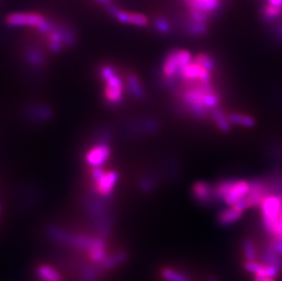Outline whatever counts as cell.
<instances>
[{
    "label": "cell",
    "instance_id": "obj_1",
    "mask_svg": "<svg viewBox=\"0 0 282 281\" xmlns=\"http://www.w3.org/2000/svg\"><path fill=\"white\" fill-rule=\"evenodd\" d=\"M5 22L13 27H23L44 33L53 24V21L42 13L35 11L13 12L6 16Z\"/></svg>",
    "mask_w": 282,
    "mask_h": 281
},
{
    "label": "cell",
    "instance_id": "obj_2",
    "mask_svg": "<svg viewBox=\"0 0 282 281\" xmlns=\"http://www.w3.org/2000/svg\"><path fill=\"white\" fill-rule=\"evenodd\" d=\"M214 196L233 206L250 194V183L245 180H225L213 188Z\"/></svg>",
    "mask_w": 282,
    "mask_h": 281
},
{
    "label": "cell",
    "instance_id": "obj_3",
    "mask_svg": "<svg viewBox=\"0 0 282 281\" xmlns=\"http://www.w3.org/2000/svg\"><path fill=\"white\" fill-rule=\"evenodd\" d=\"M212 92H214V90L211 84L197 83L195 86L188 88L183 92V103L195 116L202 118L207 112L206 96Z\"/></svg>",
    "mask_w": 282,
    "mask_h": 281
},
{
    "label": "cell",
    "instance_id": "obj_4",
    "mask_svg": "<svg viewBox=\"0 0 282 281\" xmlns=\"http://www.w3.org/2000/svg\"><path fill=\"white\" fill-rule=\"evenodd\" d=\"M102 78L104 81V97L110 103H119L125 93L124 81L111 67L102 70Z\"/></svg>",
    "mask_w": 282,
    "mask_h": 281
},
{
    "label": "cell",
    "instance_id": "obj_5",
    "mask_svg": "<svg viewBox=\"0 0 282 281\" xmlns=\"http://www.w3.org/2000/svg\"><path fill=\"white\" fill-rule=\"evenodd\" d=\"M194 60L189 51L184 49L174 50L169 53L163 61L162 67L163 75L168 81H174L180 70L190 64Z\"/></svg>",
    "mask_w": 282,
    "mask_h": 281
},
{
    "label": "cell",
    "instance_id": "obj_6",
    "mask_svg": "<svg viewBox=\"0 0 282 281\" xmlns=\"http://www.w3.org/2000/svg\"><path fill=\"white\" fill-rule=\"evenodd\" d=\"M260 206L261 207L263 225L268 231L282 211V196L280 195H267Z\"/></svg>",
    "mask_w": 282,
    "mask_h": 281
},
{
    "label": "cell",
    "instance_id": "obj_7",
    "mask_svg": "<svg viewBox=\"0 0 282 281\" xmlns=\"http://www.w3.org/2000/svg\"><path fill=\"white\" fill-rule=\"evenodd\" d=\"M94 188L101 195H108L114 191L117 183V173L114 171H105L103 169H94L93 172Z\"/></svg>",
    "mask_w": 282,
    "mask_h": 281
},
{
    "label": "cell",
    "instance_id": "obj_8",
    "mask_svg": "<svg viewBox=\"0 0 282 281\" xmlns=\"http://www.w3.org/2000/svg\"><path fill=\"white\" fill-rule=\"evenodd\" d=\"M175 79H182L188 82H199L203 84H210L211 72L193 60L190 64L180 70Z\"/></svg>",
    "mask_w": 282,
    "mask_h": 281
},
{
    "label": "cell",
    "instance_id": "obj_9",
    "mask_svg": "<svg viewBox=\"0 0 282 281\" xmlns=\"http://www.w3.org/2000/svg\"><path fill=\"white\" fill-rule=\"evenodd\" d=\"M188 1L191 15L195 23L203 24L206 16L216 10L220 0H186Z\"/></svg>",
    "mask_w": 282,
    "mask_h": 281
},
{
    "label": "cell",
    "instance_id": "obj_10",
    "mask_svg": "<svg viewBox=\"0 0 282 281\" xmlns=\"http://www.w3.org/2000/svg\"><path fill=\"white\" fill-rule=\"evenodd\" d=\"M111 155L109 146L106 144H96L88 150L86 153V162L90 166L98 169L107 162Z\"/></svg>",
    "mask_w": 282,
    "mask_h": 281
},
{
    "label": "cell",
    "instance_id": "obj_11",
    "mask_svg": "<svg viewBox=\"0 0 282 281\" xmlns=\"http://www.w3.org/2000/svg\"><path fill=\"white\" fill-rule=\"evenodd\" d=\"M113 14L119 21L125 24H130L136 27H145L148 25L147 16L141 13L114 8Z\"/></svg>",
    "mask_w": 282,
    "mask_h": 281
},
{
    "label": "cell",
    "instance_id": "obj_12",
    "mask_svg": "<svg viewBox=\"0 0 282 281\" xmlns=\"http://www.w3.org/2000/svg\"><path fill=\"white\" fill-rule=\"evenodd\" d=\"M193 195L198 202L206 203L207 201L211 200L212 196H214V190L210 184L200 181L194 184Z\"/></svg>",
    "mask_w": 282,
    "mask_h": 281
},
{
    "label": "cell",
    "instance_id": "obj_13",
    "mask_svg": "<svg viewBox=\"0 0 282 281\" xmlns=\"http://www.w3.org/2000/svg\"><path fill=\"white\" fill-rule=\"evenodd\" d=\"M242 216V211L235 208L234 206H230L226 208L219 214L218 216V222L221 226L228 227L233 225L234 223L239 221L240 217Z\"/></svg>",
    "mask_w": 282,
    "mask_h": 281
},
{
    "label": "cell",
    "instance_id": "obj_14",
    "mask_svg": "<svg viewBox=\"0 0 282 281\" xmlns=\"http://www.w3.org/2000/svg\"><path fill=\"white\" fill-rule=\"evenodd\" d=\"M228 122L230 125H239L243 127H253L255 125V120L249 115L241 114H230L228 115Z\"/></svg>",
    "mask_w": 282,
    "mask_h": 281
},
{
    "label": "cell",
    "instance_id": "obj_15",
    "mask_svg": "<svg viewBox=\"0 0 282 281\" xmlns=\"http://www.w3.org/2000/svg\"><path fill=\"white\" fill-rule=\"evenodd\" d=\"M37 275L43 281H60V274L51 267L47 265L39 266L37 269Z\"/></svg>",
    "mask_w": 282,
    "mask_h": 281
},
{
    "label": "cell",
    "instance_id": "obj_16",
    "mask_svg": "<svg viewBox=\"0 0 282 281\" xmlns=\"http://www.w3.org/2000/svg\"><path fill=\"white\" fill-rule=\"evenodd\" d=\"M212 117L217 127L222 132L227 133L230 130V123L228 122V116H226L220 109H215L212 113Z\"/></svg>",
    "mask_w": 282,
    "mask_h": 281
},
{
    "label": "cell",
    "instance_id": "obj_17",
    "mask_svg": "<svg viewBox=\"0 0 282 281\" xmlns=\"http://www.w3.org/2000/svg\"><path fill=\"white\" fill-rule=\"evenodd\" d=\"M161 275L165 281H191L187 277L183 275L182 273L169 268L163 269Z\"/></svg>",
    "mask_w": 282,
    "mask_h": 281
},
{
    "label": "cell",
    "instance_id": "obj_18",
    "mask_svg": "<svg viewBox=\"0 0 282 281\" xmlns=\"http://www.w3.org/2000/svg\"><path fill=\"white\" fill-rule=\"evenodd\" d=\"M195 62H197L198 64H200L202 67H204L206 70L210 71L214 70V62L211 59L210 56L207 54H198L196 55L195 59Z\"/></svg>",
    "mask_w": 282,
    "mask_h": 281
},
{
    "label": "cell",
    "instance_id": "obj_19",
    "mask_svg": "<svg viewBox=\"0 0 282 281\" xmlns=\"http://www.w3.org/2000/svg\"><path fill=\"white\" fill-rule=\"evenodd\" d=\"M243 252H244L246 260L251 261L256 260L257 253H256L255 245L251 240H246L243 244Z\"/></svg>",
    "mask_w": 282,
    "mask_h": 281
},
{
    "label": "cell",
    "instance_id": "obj_20",
    "mask_svg": "<svg viewBox=\"0 0 282 281\" xmlns=\"http://www.w3.org/2000/svg\"><path fill=\"white\" fill-rule=\"evenodd\" d=\"M268 232L272 235L273 238H282V211L274 222V224L272 225V227L268 230Z\"/></svg>",
    "mask_w": 282,
    "mask_h": 281
},
{
    "label": "cell",
    "instance_id": "obj_21",
    "mask_svg": "<svg viewBox=\"0 0 282 281\" xmlns=\"http://www.w3.org/2000/svg\"><path fill=\"white\" fill-rule=\"evenodd\" d=\"M282 8H281V7H277V6H274V5L269 4L264 7L263 15L269 19L276 18L282 14Z\"/></svg>",
    "mask_w": 282,
    "mask_h": 281
},
{
    "label": "cell",
    "instance_id": "obj_22",
    "mask_svg": "<svg viewBox=\"0 0 282 281\" xmlns=\"http://www.w3.org/2000/svg\"><path fill=\"white\" fill-rule=\"evenodd\" d=\"M156 25H157L158 28H159L160 30L166 31V30L168 29V25H167V23L165 21H163V20H159Z\"/></svg>",
    "mask_w": 282,
    "mask_h": 281
},
{
    "label": "cell",
    "instance_id": "obj_23",
    "mask_svg": "<svg viewBox=\"0 0 282 281\" xmlns=\"http://www.w3.org/2000/svg\"><path fill=\"white\" fill-rule=\"evenodd\" d=\"M269 4L282 8V0H269Z\"/></svg>",
    "mask_w": 282,
    "mask_h": 281
},
{
    "label": "cell",
    "instance_id": "obj_24",
    "mask_svg": "<svg viewBox=\"0 0 282 281\" xmlns=\"http://www.w3.org/2000/svg\"><path fill=\"white\" fill-rule=\"evenodd\" d=\"M254 281H275L273 278H268V277L255 276Z\"/></svg>",
    "mask_w": 282,
    "mask_h": 281
},
{
    "label": "cell",
    "instance_id": "obj_25",
    "mask_svg": "<svg viewBox=\"0 0 282 281\" xmlns=\"http://www.w3.org/2000/svg\"><path fill=\"white\" fill-rule=\"evenodd\" d=\"M216 281V280H211V281Z\"/></svg>",
    "mask_w": 282,
    "mask_h": 281
},
{
    "label": "cell",
    "instance_id": "obj_26",
    "mask_svg": "<svg viewBox=\"0 0 282 281\" xmlns=\"http://www.w3.org/2000/svg\"></svg>",
    "mask_w": 282,
    "mask_h": 281
}]
</instances>
